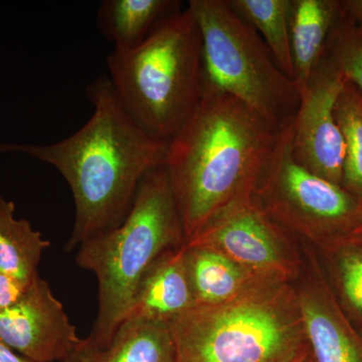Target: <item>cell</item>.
I'll return each instance as SVG.
<instances>
[{"label": "cell", "instance_id": "cell-5", "mask_svg": "<svg viewBox=\"0 0 362 362\" xmlns=\"http://www.w3.org/2000/svg\"><path fill=\"white\" fill-rule=\"evenodd\" d=\"M106 63L124 108L162 141L173 139L201 100L202 37L188 7L135 49H114Z\"/></svg>", "mask_w": 362, "mask_h": 362}, {"label": "cell", "instance_id": "cell-19", "mask_svg": "<svg viewBox=\"0 0 362 362\" xmlns=\"http://www.w3.org/2000/svg\"><path fill=\"white\" fill-rule=\"evenodd\" d=\"M334 112L345 145L342 187L362 204V95L356 86L346 81Z\"/></svg>", "mask_w": 362, "mask_h": 362}, {"label": "cell", "instance_id": "cell-27", "mask_svg": "<svg viewBox=\"0 0 362 362\" xmlns=\"http://www.w3.org/2000/svg\"><path fill=\"white\" fill-rule=\"evenodd\" d=\"M296 362H315L314 361L313 357H312V354L310 350L306 352L301 358L298 359Z\"/></svg>", "mask_w": 362, "mask_h": 362}, {"label": "cell", "instance_id": "cell-10", "mask_svg": "<svg viewBox=\"0 0 362 362\" xmlns=\"http://www.w3.org/2000/svg\"><path fill=\"white\" fill-rule=\"evenodd\" d=\"M0 339L35 362H64L83 342L63 304L40 275L18 303L0 310Z\"/></svg>", "mask_w": 362, "mask_h": 362}, {"label": "cell", "instance_id": "cell-25", "mask_svg": "<svg viewBox=\"0 0 362 362\" xmlns=\"http://www.w3.org/2000/svg\"><path fill=\"white\" fill-rule=\"evenodd\" d=\"M340 240H349L362 247V204L354 226L350 228L349 233Z\"/></svg>", "mask_w": 362, "mask_h": 362}, {"label": "cell", "instance_id": "cell-13", "mask_svg": "<svg viewBox=\"0 0 362 362\" xmlns=\"http://www.w3.org/2000/svg\"><path fill=\"white\" fill-rule=\"evenodd\" d=\"M344 13L342 0H291L293 82L299 95L306 89L325 54L331 33Z\"/></svg>", "mask_w": 362, "mask_h": 362}, {"label": "cell", "instance_id": "cell-2", "mask_svg": "<svg viewBox=\"0 0 362 362\" xmlns=\"http://www.w3.org/2000/svg\"><path fill=\"white\" fill-rule=\"evenodd\" d=\"M282 129L230 95L202 92L168 142L164 163L185 242L221 211L255 194Z\"/></svg>", "mask_w": 362, "mask_h": 362}, {"label": "cell", "instance_id": "cell-3", "mask_svg": "<svg viewBox=\"0 0 362 362\" xmlns=\"http://www.w3.org/2000/svg\"><path fill=\"white\" fill-rule=\"evenodd\" d=\"M168 326L178 362H296L309 350L287 281L256 279L230 301L192 307Z\"/></svg>", "mask_w": 362, "mask_h": 362}, {"label": "cell", "instance_id": "cell-24", "mask_svg": "<svg viewBox=\"0 0 362 362\" xmlns=\"http://www.w3.org/2000/svg\"><path fill=\"white\" fill-rule=\"evenodd\" d=\"M0 362H35L21 356L0 339Z\"/></svg>", "mask_w": 362, "mask_h": 362}, {"label": "cell", "instance_id": "cell-6", "mask_svg": "<svg viewBox=\"0 0 362 362\" xmlns=\"http://www.w3.org/2000/svg\"><path fill=\"white\" fill-rule=\"evenodd\" d=\"M187 7L201 33L202 92L230 95L279 128L291 123L299 93L259 33L228 0H190Z\"/></svg>", "mask_w": 362, "mask_h": 362}, {"label": "cell", "instance_id": "cell-16", "mask_svg": "<svg viewBox=\"0 0 362 362\" xmlns=\"http://www.w3.org/2000/svg\"><path fill=\"white\" fill-rule=\"evenodd\" d=\"M90 362H178L168 323L128 319L110 344L95 349Z\"/></svg>", "mask_w": 362, "mask_h": 362}, {"label": "cell", "instance_id": "cell-4", "mask_svg": "<svg viewBox=\"0 0 362 362\" xmlns=\"http://www.w3.org/2000/svg\"><path fill=\"white\" fill-rule=\"evenodd\" d=\"M185 244L165 166L144 176L125 220L78 246L76 262L95 274L99 309L90 338L97 349L110 344L129 310L143 274L169 249Z\"/></svg>", "mask_w": 362, "mask_h": 362}, {"label": "cell", "instance_id": "cell-9", "mask_svg": "<svg viewBox=\"0 0 362 362\" xmlns=\"http://www.w3.org/2000/svg\"><path fill=\"white\" fill-rule=\"evenodd\" d=\"M346 83L327 54L312 73L293 120L292 150L298 163L342 187L345 145L335 118V105Z\"/></svg>", "mask_w": 362, "mask_h": 362}, {"label": "cell", "instance_id": "cell-18", "mask_svg": "<svg viewBox=\"0 0 362 362\" xmlns=\"http://www.w3.org/2000/svg\"><path fill=\"white\" fill-rule=\"evenodd\" d=\"M233 11L263 37L281 71L293 81L291 0H228Z\"/></svg>", "mask_w": 362, "mask_h": 362}, {"label": "cell", "instance_id": "cell-11", "mask_svg": "<svg viewBox=\"0 0 362 362\" xmlns=\"http://www.w3.org/2000/svg\"><path fill=\"white\" fill-rule=\"evenodd\" d=\"M305 334L315 362H362V335L320 276L297 291Z\"/></svg>", "mask_w": 362, "mask_h": 362}, {"label": "cell", "instance_id": "cell-12", "mask_svg": "<svg viewBox=\"0 0 362 362\" xmlns=\"http://www.w3.org/2000/svg\"><path fill=\"white\" fill-rule=\"evenodd\" d=\"M185 252L183 244L162 252L151 264L138 283L124 321L168 324L195 306Z\"/></svg>", "mask_w": 362, "mask_h": 362}, {"label": "cell", "instance_id": "cell-8", "mask_svg": "<svg viewBox=\"0 0 362 362\" xmlns=\"http://www.w3.org/2000/svg\"><path fill=\"white\" fill-rule=\"evenodd\" d=\"M185 244L216 250L257 278L290 282L298 273L285 228L255 195L221 211Z\"/></svg>", "mask_w": 362, "mask_h": 362}, {"label": "cell", "instance_id": "cell-23", "mask_svg": "<svg viewBox=\"0 0 362 362\" xmlns=\"http://www.w3.org/2000/svg\"><path fill=\"white\" fill-rule=\"evenodd\" d=\"M95 349H96V347H95L92 339L90 337L86 338L81 343L80 346L64 362H90Z\"/></svg>", "mask_w": 362, "mask_h": 362}, {"label": "cell", "instance_id": "cell-20", "mask_svg": "<svg viewBox=\"0 0 362 362\" xmlns=\"http://www.w3.org/2000/svg\"><path fill=\"white\" fill-rule=\"evenodd\" d=\"M324 247L330 255L340 306L362 327V247L338 240Z\"/></svg>", "mask_w": 362, "mask_h": 362}, {"label": "cell", "instance_id": "cell-22", "mask_svg": "<svg viewBox=\"0 0 362 362\" xmlns=\"http://www.w3.org/2000/svg\"><path fill=\"white\" fill-rule=\"evenodd\" d=\"M28 285L0 272V310L18 303Z\"/></svg>", "mask_w": 362, "mask_h": 362}, {"label": "cell", "instance_id": "cell-17", "mask_svg": "<svg viewBox=\"0 0 362 362\" xmlns=\"http://www.w3.org/2000/svg\"><path fill=\"white\" fill-rule=\"evenodd\" d=\"M14 213L16 204L0 197V272L28 285L39 275L42 252L51 244Z\"/></svg>", "mask_w": 362, "mask_h": 362}, {"label": "cell", "instance_id": "cell-21", "mask_svg": "<svg viewBox=\"0 0 362 362\" xmlns=\"http://www.w3.org/2000/svg\"><path fill=\"white\" fill-rule=\"evenodd\" d=\"M325 52L362 95V25L346 11L331 33Z\"/></svg>", "mask_w": 362, "mask_h": 362}, {"label": "cell", "instance_id": "cell-15", "mask_svg": "<svg viewBox=\"0 0 362 362\" xmlns=\"http://www.w3.org/2000/svg\"><path fill=\"white\" fill-rule=\"evenodd\" d=\"M185 257L195 306L230 301L259 279L211 247L185 244Z\"/></svg>", "mask_w": 362, "mask_h": 362}, {"label": "cell", "instance_id": "cell-1", "mask_svg": "<svg viewBox=\"0 0 362 362\" xmlns=\"http://www.w3.org/2000/svg\"><path fill=\"white\" fill-rule=\"evenodd\" d=\"M93 114L77 132L47 145L0 144L54 166L75 201L73 232L65 249L117 228L129 213L144 176L165 163L168 142L157 139L124 108L108 76L87 87Z\"/></svg>", "mask_w": 362, "mask_h": 362}, {"label": "cell", "instance_id": "cell-7", "mask_svg": "<svg viewBox=\"0 0 362 362\" xmlns=\"http://www.w3.org/2000/svg\"><path fill=\"white\" fill-rule=\"evenodd\" d=\"M293 120L281 131L254 195L266 213L285 230L325 247L349 233L361 202L340 185L298 163L292 150Z\"/></svg>", "mask_w": 362, "mask_h": 362}, {"label": "cell", "instance_id": "cell-26", "mask_svg": "<svg viewBox=\"0 0 362 362\" xmlns=\"http://www.w3.org/2000/svg\"><path fill=\"white\" fill-rule=\"evenodd\" d=\"M345 11L362 25V0H342Z\"/></svg>", "mask_w": 362, "mask_h": 362}, {"label": "cell", "instance_id": "cell-14", "mask_svg": "<svg viewBox=\"0 0 362 362\" xmlns=\"http://www.w3.org/2000/svg\"><path fill=\"white\" fill-rule=\"evenodd\" d=\"M180 11V2L175 0H104L98 11L97 25L114 49L128 51Z\"/></svg>", "mask_w": 362, "mask_h": 362}]
</instances>
